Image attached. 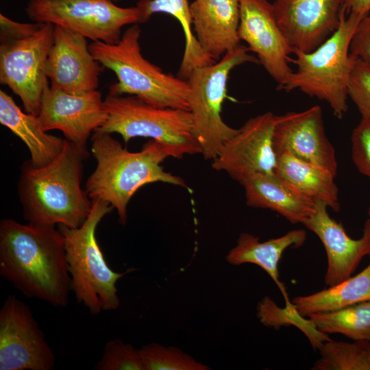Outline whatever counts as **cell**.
I'll return each instance as SVG.
<instances>
[{"mask_svg":"<svg viewBox=\"0 0 370 370\" xmlns=\"http://www.w3.org/2000/svg\"><path fill=\"white\" fill-rule=\"evenodd\" d=\"M347 14L352 13L365 16L370 13V0H345Z\"/></svg>","mask_w":370,"mask_h":370,"instance_id":"d6a6232c","label":"cell"},{"mask_svg":"<svg viewBox=\"0 0 370 370\" xmlns=\"http://www.w3.org/2000/svg\"><path fill=\"white\" fill-rule=\"evenodd\" d=\"M249 51L247 47L239 44L218 62L194 69L187 79L193 133L206 160L215 158L224 143L238 131L226 124L221 114L232 70L247 62L259 63Z\"/></svg>","mask_w":370,"mask_h":370,"instance_id":"9c48e42d","label":"cell"},{"mask_svg":"<svg viewBox=\"0 0 370 370\" xmlns=\"http://www.w3.org/2000/svg\"><path fill=\"white\" fill-rule=\"evenodd\" d=\"M370 300V264L357 275L313 294L294 297L291 302L303 317L338 310Z\"/></svg>","mask_w":370,"mask_h":370,"instance_id":"cb8c5ba5","label":"cell"},{"mask_svg":"<svg viewBox=\"0 0 370 370\" xmlns=\"http://www.w3.org/2000/svg\"><path fill=\"white\" fill-rule=\"evenodd\" d=\"M350 54L370 64V13L358 23L351 40Z\"/></svg>","mask_w":370,"mask_h":370,"instance_id":"1f68e13d","label":"cell"},{"mask_svg":"<svg viewBox=\"0 0 370 370\" xmlns=\"http://www.w3.org/2000/svg\"><path fill=\"white\" fill-rule=\"evenodd\" d=\"M276 158L274 173L278 177L307 197L325 203L336 212L340 210L338 188L332 173L288 153Z\"/></svg>","mask_w":370,"mask_h":370,"instance_id":"603a6c76","label":"cell"},{"mask_svg":"<svg viewBox=\"0 0 370 370\" xmlns=\"http://www.w3.org/2000/svg\"><path fill=\"white\" fill-rule=\"evenodd\" d=\"M352 158L360 173L370 178V120L361 116L351 135Z\"/></svg>","mask_w":370,"mask_h":370,"instance_id":"4dcf8cb0","label":"cell"},{"mask_svg":"<svg viewBox=\"0 0 370 370\" xmlns=\"http://www.w3.org/2000/svg\"><path fill=\"white\" fill-rule=\"evenodd\" d=\"M141 29L138 24L130 26L115 44L91 42L89 49L95 59L112 71L117 82L109 92L133 95L151 105L189 110V85L187 80L167 73L147 60L139 42Z\"/></svg>","mask_w":370,"mask_h":370,"instance_id":"277c9868","label":"cell"},{"mask_svg":"<svg viewBox=\"0 0 370 370\" xmlns=\"http://www.w3.org/2000/svg\"><path fill=\"white\" fill-rule=\"evenodd\" d=\"M273 145L276 156L288 153L336 175L335 149L326 136L322 109L319 105L300 112L275 115Z\"/></svg>","mask_w":370,"mask_h":370,"instance_id":"9a60e30c","label":"cell"},{"mask_svg":"<svg viewBox=\"0 0 370 370\" xmlns=\"http://www.w3.org/2000/svg\"><path fill=\"white\" fill-rule=\"evenodd\" d=\"M86 148L65 139L60 154L48 164H22L18 193L28 223L80 227L88 217L92 201L81 187Z\"/></svg>","mask_w":370,"mask_h":370,"instance_id":"7a4b0ae2","label":"cell"},{"mask_svg":"<svg viewBox=\"0 0 370 370\" xmlns=\"http://www.w3.org/2000/svg\"><path fill=\"white\" fill-rule=\"evenodd\" d=\"M111 1H112L114 2V3H116V2H118V1H121V0H111Z\"/></svg>","mask_w":370,"mask_h":370,"instance_id":"e575fe53","label":"cell"},{"mask_svg":"<svg viewBox=\"0 0 370 370\" xmlns=\"http://www.w3.org/2000/svg\"><path fill=\"white\" fill-rule=\"evenodd\" d=\"M328 208L317 201L314 213L303 225L319 238L325 247L328 266L324 281L331 286L350 278L362 259L370 254V219L365 221L361 238L353 239L330 216Z\"/></svg>","mask_w":370,"mask_h":370,"instance_id":"ac0fdd59","label":"cell"},{"mask_svg":"<svg viewBox=\"0 0 370 370\" xmlns=\"http://www.w3.org/2000/svg\"><path fill=\"white\" fill-rule=\"evenodd\" d=\"M91 141L97 166L87 179L84 190L92 201H103L115 209L123 225L127 219V205L142 186L163 182L188 188L183 178L161 166L173 156L166 146L156 140L151 139L136 152L128 151L106 132L95 131Z\"/></svg>","mask_w":370,"mask_h":370,"instance_id":"3957f363","label":"cell"},{"mask_svg":"<svg viewBox=\"0 0 370 370\" xmlns=\"http://www.w3.org/2000/svg\"><path fill=\"white\" fill-rule=\"evenodd\" d=\"M0 123L18 136L30 153L29 161L36 167L44 166L62 151L65 139L48 134L38 116L23 112L11 96L0 90Z\"/></svg>","mask_w":370,"mask_h":370,"instance_id":"7402d4cb","label":"cell"},{"mask_svg":"<svg viewBox=\"0 0 370 370\" xmlns=\"http://www.w3.org/2000/svg\"><path fill=\"white\" fill-rule=\"evenodd\" d=\"M38 118L45 131H61L66 139L86 148L90 134L106 122L101 94L97 90L74 95L46 85Z\"/></svg>","mask_w":370,"mask_h":370,"instance_id":"5bb4252c","label":"cell"},{"mask_svg":"<svg viewBox=\"0 0 370 370\" xmlns=\"http://www.w3.org/2000/svg\"><path fill=\"white\" fill-rule=\"evenodd\" d=\"M53 30L51 23H19L0 14V82L21 99L26 112L36 116L48 84Z\"/></svg>","mask_w":370,"mask_h":370,"instance_id":"52a82bcc","label":"cell"},{"mask_svg":"<svg viewBox=\"0 0 370 370\" xmlns=\"http://www.w3.org/2000/svg\"><path fill=\"white\" fill-rule=\"evenodd\" d=\"M238 37L247 44L280 90L293 70L289 66L293 49L284 36L273 4L268 0H239Z\"/></svg>","mask_w":370,"mask_h":370,"instance_id":"7c38bea8","label":"cell"},{"mask_svg":"<svg viewBox=\"0 0 370 370\" xmlns=\"http://www.w3.org/2000/svg\"><path fill=\"white\" fill-rule=\"evenodd\" d=\"M345 0H275L278 25L293 49L310 52L338 27Z\"/></svg>","mask_w":370,"mask_h":370,"instance_id":"2e32d148","label":"cell"},{"mask_svg":"<svg viewBox=\"0 0 370 370\" xmlns=\"http://www.w3.org/2000/svg\"><path fill=\"white\" fill-rule=\"evenodd\" d=\"M306 239V232L303 230H293L263 242H260L258 236L243 232L239 235L236 246L228 252L226 260L232 265L251 263L261 267L281 291L285 299L284 308L290 309L293 304L288 299L285 285L280 280L278 264L286 249L299 247Z\"/></svg>","mask_w":370,"mask_h":370,"instance_id":"44dd1931","label":"cell"},{"mask_svg":"<svg viewBox=\"0 0 370 370\" xmlns=\"http://www.w3.org/2000/svg\"><path fill=\"white\" fill-rule=\"evenodd\" d=\"M320 358L313 370H370V341L353 343L330 340L319 349Z\"/></svg>","mask_w":370,"mask_h":370,"instance_id":"4316f807","label":"cell"},{"mask_svg":"<svg viewBox=\"0 0 370 370\" xmlns=\"http://www.w3.org/2000/svg\"><path fill=\"white\" fill-rule=\"evenodd\" d=\"M145 370H208V366L199 362L175 347H165L152 343L140 349Z\"/></svg>","mask_w":370,"mask_h":370,"instance_id":"83f0119b","label":"cell"},{"mask_svg":"<svg viewBox=\"0 0 370 370\" xmlns=\"http://www.w3.org/2000/svg\"><path fill=\"white\" fill-rule=\"evenodd\" d=\"M190 13L199 45L214 60L241 44L239 0H194Z\"/></svg>","mask_w":370,"mask_h":370,"instance_id":"d6986e66","label":"cell"},{"mask_svg":"<svg viewBox=\"0 0 370 370\" xmlns=\"http://www.w3.org/2000/svg\"><path fill=\"white\" fill-rule=\"evenodd\" d=\"M94 369L145 370V367L139 349L116 338L106 343L102 358Z\"/></svg>","mask_w":370,"mask_h":370,"instance_id":"f1b7e54d","label":"cell"},{"mask_svg":"<svg viewBox=\"0 0 370 370\" xmlns=\"http://www.w3.org/2000/svg\"><path fill=\"white\" fill-rule=\"evenodd\" d=\"M101 66L90 52L86 38L54 25L45 69L52 88L74 95L97 90Z\"/></svg>","mask_w":370,"mask_h":370,"instance_id":"e0dca14e","label":"cell"},{"mask_svg":"<svg viewBox=\"0 0 370 370\" xmlns=\"http://www.w3.org/2000/svg\"><path fill=\"white\" fill-rule=\"evenodd\" d=\"M362 16L343 9L337 29L310 52L293 49L297 66L281 88L286 92L299 90L310 97L325 101L338 119L348 109V84L354 62L350 54L353 34Z\"/></svg>","mask_w":370,"mask_h":370,"instance_id":"5b68a950","label":"cell"},{"mask_svg":"<svg viewBox=\"0 0 370 370\" xmlns=\"http://www.w3.org/2000/svg\"><path fill=\"white\" fill-rule=\"evenodd\" d=\"M103 102L108 119L97 131L119 134L125 143L136 137L150 138L166 146L175 158L201 154L189 110L157 107L136 96L110 92Z\"/></svg>","mask_w":370,"mask_h":370,"instance_id":"ba28073f","label":"cell"},{"mask_svg":"<svg viewBox=\"0 0 370 370\" xmlns=\"http://www.w3.org/2000/svg\"><path fill=\"white\" fill-rule=\"evenodd\" d=\"M308 318L325 334H340L353 341H370V300Z\"/></svg>","mask_w":370,"mask_h":370,"instance_id":"484cf974","label":"cell"},{"mask_svg":"<svg viewBox=\"0 0 370 370\" xmlns=\"http://www.w3.org/2000/svg\"><path fill=\"white\" fill-rule=\"evenodd\" d=\"M240 184L244 188L248 206L271 210L293 224H303L315 210V201L275 173H257Z\"/></svg>","mask_w":370,"mask_h":370,"instance_id":"ffe728a7","label":"cell"},{"mask_svg":"<svg viewBox=\"0 0 370 370\" xmlns=\"http://www.w3.org/2000/svg\"><path fill=\"white\" fill-rule=\"evenodd\" d=\"M368 214H369V216L370 217V206H369V208ZM369 257H370V254H369Z\"/></svg>","mask_w":370,"mask_h":370,"instance_id":"836d02e7","label":"cell"},{"mask_svg":"<svg viewBox=\"0 0 370 370\" xmlns=\"http://www.w3.org/2000/svg\"><path fill=\"white\" fill-rule=\"evenodd\" d=\"M55 356L30 308L9 295L0 310V370H52Z\"/></svg>","mask_w":370,"mask_h":370,"instance_id":"8fae6325","label":"cell"},{"mask_svg":"<svg viewBox=\"0 0 370 370\" xmlns=\"http://www.w3.org/2000/svg\"><path fill=\"white\" fill-rule=\"evenodd\" d=\"M275 119V114L271 112L248 119L221 147L212 160V169L225 172L239 183L257 173H274Z\"/></svg>","mask_w":370,"mask_h":370,"instance_id":"4fadbf2b","label":"cell"},{"mask_svg":"<svg viewBox=\"0 0 370 370\" xmlns=\"http://www.w3.org/2000/svg\"><path fill=\"white\" fill-rule=\"evenodd\" d=\"M348 84V97L361 116L370 120V64L354 57Z\"/></svg>","mask_w":370,"mask_h":370,"instance_id":"f546056e","label":"cell"},{"mask_svg":"<svg viewBox=\"0 0 370 370\" xmlns=\"http://www.w3.org/2000/svg\"><path fill=\"white\" fill-rule=\"evenodd\" d=\"M114 208L107 202L92 201L90 212L79 227L58 225L64 239L71 288L78 303L92 314L117 309V281L134 271L115 272L108 265L96 237L99 222Z\"/></svg>","mask_w":370,"mask_h":370,"instance_id":"8992f818","label":"cell"},{"mask_svg":"<svg viewBox=\"0 0 370 370\" xmlns=\"http://www.w3.org/2000/svg\"><path fill=\"white\" fill-rule=\"evenodd\" d=\"M136 6L142 14L143 23L157 13L174 17L182 26L184 35V51L177 76L187 80L196 68L214 62L200 47L193 31L188 0H140Z\"/></svg>","mask_w":370,"mask_h":370,"instance_id":"d4e9b609","label":"cell"},{"mask_svg":"<svg viewBox=\"0 0 370 370\" xmlns=\"http://www.w3.org/2000/svg\"><path fill=\"white\" fill-rule=\"evenodd\" d=\"M0 275L27 297L66 307L71 277L60 230L56 225L2 219Z\"/></svg>","mask_w":370,"mask_h":370,"instance_id":"6da1fadb","label":"cell"},{"mask_svg":"<svg viewBox=\"0 0 370 370\" xmlns=\"http://www.w3.org/2000/svg\"><path fill=\"white\" fill-rule=\"evenodd\" d=\"M34 22L51 23L94 41L117 43L122 28L142 23L140 9L122 8L111 0H29L25 8Z\"/></svg>","mask_w":370,"mask_h":370,"instance_id":"30bf717a","label":"cell"}]
</instances>
